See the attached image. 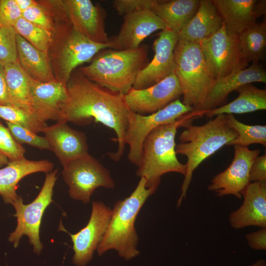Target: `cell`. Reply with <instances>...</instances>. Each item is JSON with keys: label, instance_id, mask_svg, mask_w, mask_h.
Here are the masks:
<instances>
[{"label": "cell", "instance_id": "11", "mask_svg": "<svg viewBox=\"0 0 266 266\" xmlns=\"http://www.w3.org/2000/svg\"><path fill=\"white\" fill-rule=\"evenodd\" d=\"M112 209L101 201L92 203V212L85 227L74 234L66 231L60 222L58 231L67 233L73 243L72 263L76 266H86L100 243L112 215Z\"/></svg>", "mask_w": 266, "mask_h": 266}, {"label": "cell", "instance_id": "45", "mask_svg": "<svg viewBox=\"0 0 266 266\" xmlns=\"http://www.w3.org/2000/svg\"></svg>", "mask_w": 266, "mask_h": 266}, {"label": "cell", "instance_id": "32", "mask_svg": "<svg viewBox=\"0 0 266 266\" xmlns=\"http://www.w3.org/2000/svg\"><path fill=\"white\" fill-rule=\"evenodd\" d=\"M0 118L38 133L47 126L34 114L14 105H0Z\"/></svg>", "mask_w": 266, "mask_h": 266}, {"label": "cell", "instance_id": "2", "mask_svg": "<svg viewBox=\"0 0 266 266\" xmlns=\"http://www.w3.org/2000/svg\"><path fill=\"white\" fill-rule=\"evenodd\" d=\"M146 184V180L140 177L132 194L115 203L106 230L97 249L99 256L111 250L117 251L119 256L126 261L139 255L135 222L144 203L158 187L147 188Z\"/></svg>", "mask_w": 266, "mask_h": 266}, {"label": "cell", "instance_id": "9", "mask_svg": "<svg viewBox=\"0 0 266 266\" xmlns=\"http://www.w3.org/2000/svg\"><path fill=\"white\" fill-rule=\"evenodd\" d=\"M192 109L177 99L159 111L147 115L130 110L124 138L125 145L128 144L129 146L128 155L129 161L138 166L141 158L143 144L147 136L156 128L175 122L190 113Z\"/></svg>", "mask_w": 266, "mask_h": 266}, {"label": "cell", "instance_id": "3", "mask_svg": "<svg viewBox=\"0 0 266 266\" xmlns=\"http://www.w3.org/2000/svg\"><path fill=\"white\" fill-rule=\"evenodd\" d=\"M179 136L176 144V154L187 158L186 171L181 188L177 206L186 198L196 168L206 158L228 144L237 136V133L228 123L227 114H220L201 126L188 124Z\"/></svg>", "mask_w": 266, "mask_h": 266}, {"label": "cell", "instance_id": "39", "mask_svg": "<svg viewBox=\"0 0 266 266\" xmlns=\"http://www.w3.org/2000/svg\"><path fill=\"white\" fill-rule=\"evenodd\" d=\"M249 182H266V154L258 156L253 162L249 172Z\"/></svg>", "mask_w": 266, "mask_h": 266}, {"label": "cell", "instance_id": "26", "mask_svg": "<svg viewBox=\"0 0 266 266\" xmlns=\"http://www.w3.org/2000/svg\"><path fill=\"white\" fill-rule=\"evenodd\" d=\"M200 0H159L153 11L166 29L178 34L196 13Z\"/></svg>", "mask_w": 266, "mask_h": 266}, {"label": "cell", "instance_id": "35", "mask_svg": "<svg viewBox=\"0 0 266 266\" xmlns=\"http://www.w3.org/2000/svg\"><path fill=\"white\" fill-rule=\"evenodd\" d=\"M7 128L15 140L20 144H27L39 149L50 150V146L44 136L20 125L6 122Z\"/></svg>", "mask_w": 266, "mask_h": 266}, {"label": "cell", "instance_id": "33", "mask_svg": "<svg viewBox=\"0 0 266 266\" xmlns=\"http://www.w3.org/2000/svg\"><path fill=\"white\" fill-rule=\"evenodd\" d=\"M17 60L16 33L13 27H0V64Z\"/></svg>", "mask_w": 266, "mask_h": 266}, {"label": "cell", "instance_id": "27", "mask_svg": "<svg viewBox=\"0 0 266 266\" xmlns=\"http://www.w3.org/2000/svg\"><path fill=\"white\" fill-rule=\"evenodd\" d=\"M235 91L238 97L228 104L207 111L208 118L220 114H243L266 109V90L259 89L251 83L240 86Z\"/></svg>", "mask_w": 266, "mask_h": 266}, {"label": "cell", "instance_id": "37", "mask_svg": "<svg viewBox=\"0 0 266 266\" xmlns=\"http://www.w3.org/2000/svg\"><path fill=\"white\" fill-rule=\"evenodd\" d=\"M22 17L28 21L48 31L52 32L53 29L49 16L37 2L22 12Z\"/></svg>", "mask_w": 266, "mask_h": 266}, {"label": "cell", "instance_id": "7", "mask_svg": "<svg viewBox=\"0 0 266 266\" xmlns=\"http://www.w3.org/2000/svg\"><path fill=\"white\" fill-rule=\"evenodd\" d=\"M58 169H55L46 173L43 186L35 199L30 203L25 204L21 196L12 204L15 210L14 216L17 218V226L8 237L16 248L22 237L27 235L30 243L33 245V252L39 255L43 248L40 240L39 232L42 218L46 208L53 201V189L58 178Z\"/></svg>", "mask_w": 266, "mask_h": 266}, {"label": "cell", "instance_id": "4", "mask_svg": "<svg viewBox=\"0 0 266 266\" xmlns=\"http://www.w3.org/2000/svg\"><path fill=\"white\" fill-rule=\"evenodd\" d=\"M148 51L146 46L141 45L127 50L105 49L79 71L96 84L125 95L146 65Z\"/></svg>", "mask_w": 266, "mask_h": 266}, {"label": "cell", "instance_id": "13", "mask_svg": "<svg viewBox=\"0 0 266 266\" xmlns=\"http://www.w3.org/2000/svg\"><path fill=\"white\" fill-rule=\"evenodd\" d=\"M234 155L230 166L213 177L207 189L221 197L233 195L242 198V192L250 183L251 166L260 153V149L250 150L247 147L234 145Z\"/></svg>", "mask_w": 266, "mask_h": 266}, {"label": "cell", "instance_id": "23", "mask_svg": "<svg viewBox=\"0 0 266 266\" xmlns=\"http://www.w3.org/2000/svg\"><path fill=\"white\" fill-rule=\"evenodd\" d=\"M223 22L212 0H200L196 13L178 34V40L200 43L218 31Z\"/></svg>", "mask_w": 266, "mask_h": 266}, {"label": "cell", "instance_id": "25", "mask_svg": "<svg viewBox=\"0 0 266 266\" xmlns=\"http://www.w3.org/2000/svg\"><path fill=\"white\" fill-rule=\"evenodd\" d=\"M16 46L19 63L31 77L43 82L56 79L48 52L38 49L17 33Z\"/></svg>", "mask_w": 266, "mask_h": 266}, {"label": "cell", "instance_id": "42", "mask_svg": "<svg viewBox=\"0 0 266 266\" xmlns=\"http://www.w3.org/2000/svg\"><path fill=\"white\" fill-rule=\"evenodd\" d=\"M21 12L35 4L36 2L33 0H15Z\"/></svg>", "mask_w": 266, "mask_h": 266}, {"label": "cell", "instance_id": "43", "mask_svg": "<svg viewBox=\"0 0 266 266\" xmlns=\"http://www.w3.org/2000/svg\"><path fill=\"white\" fill-rule=\"evenodd\" d=\"M9 162L8 158L3 154L0 153V167L6 165Z\"/></svg>", "mask_w": 266, "mask_h": 266}, {"label": "cell", "instance_id": "28", "mask_svg": "<svg viewBox=\"0 0 266 266\" xmlns=\"http://www.w3.org/2000/svg\"><path fill=\"white\" fill-rule=\"evenodd\" d=\"M4 68L8 90L13 105L33 114L30 93L31 77L21 66L18 60L5 65Z\"/></svg>", "mask_w": 266, "mask_h": 266}, {"label": "cell", "instance_id": "36", "mask_svg": "<svg viewBox=\"0 0 266 266\" xmlns=\"http://www.w3.org/2000/svg\"><path fill=\"white\" fill-rule=\"evenodd\" d=\"M159 0H115L113 6L118 14H127L142 10H153Z\"/></svg>", "mask_w": 266, "mask_h": 266}, {"label": "cell", "instance_id": "20", "mask_svg": "<svg viewBox=\"0 0 266 266\" xmlns=\"http://www.w3.org/2000/svg\"><path fill=\"white\" fill-rule=\"evenodd\" d=\"M33 113L41 120L58 121L68 94L66 84L56 79L46 82L30 78Z\"/></svg>", "mask_w": 266, "mask_h": 266}, {"label": "cell", "instance_id": "1", "mask_svg": "<svg viewBox=\"0 0 266 266\" xmlns=\"http://www.w3.org/2000/svg\"><path fill=\"white\" fill-rule=\"evenodd\" d=\"M66 87L67 99L57 122L86 125L95 121L114 130L118 149L108 155L113 161H119L124 152L130 110L125 102L124 94L96 84L79 71L72 73Z\"/></svg>", "mask_w": 266, "mask_h": 266}, {"label": "cell", "instance_id": "16", "mask_svg": "<svg viewBox=\"0 0 266 266\" xmlns=\"http://www.w3.org/2000/svg\"><path fill=\"white\" fill-rule=\"evenodd\" d=\"M253 82H266V72L263 66L253 63L248 68L236 71L226 77L215 79L202 104L186 114L190 122L201 117L207 111L216 108L233 91Z\"/></svg>", "mask_w": 266, "mask_h": 266}, {"label": "cell", "instance_id": "22", "mask_svg": "<svg viewBox=\"0 0 266 266\" xmlns=\"http://www.w3.org/2000/svg\"><path fill=\"white\" fill-rule=\"evenodd\" d=\"M54 164L48 160H30L26 158L9 161L0 168V195L5 203H10L19 196L16 190L20 181L30 174L36 172H49Z\"/></svg>", "mask_w": 266, "mask_h": 266}, {"label": "cell", "instance_id": "19", "mask_svg": "<svg viewBox=\"0 0 266 266\" xmlns=\"http://www.w3.org/2000/svg\"><path fill=\"white\" fill-rule=\"evenodd\" d=\"M44 137L63 166L89 154L86 134L74 130L67 123L57 122L43 130Z\"/></svg>", "mask_w": 266, "mask_h": 266}, {"label": "cell", "instance_id": "30", "mask_svg": "<svg viewBox=\"0 0 266 266\" xmlns=\"http://www.w3.org/2000/svg\"><path fill=\"white\" fill-rule=\"evenodd\" d=\"M228 125L237 133L236 137L227 146L247 147L252 144L266 146V126L249 125L239 122L233 114H227Z\"/></svg>", "mask_w": 266, "mask_h": 266}, {"label": "cell", "instance_id": "24", "mask_svg": "<svg viewBox=\"0 0 266 266\" xmlns=\"http://www.w3.org/2000/svg\"><path fill=\"white\" fill-rule=\"evenodd\" d=\"M221 16L227 33L238 36L256 23L257 0H212Z\"/></svg>", "mask_w": 266, "mask_h": 266}, {"label": "cell", "instance_id": "46", "mask_svg": "<svg viewBox=\"0 0 266 266\" xmlns=\"http://www.w3.org/2000/svg\"></svg>", "mask_w": 266, "mask_h": 266}, {"label": "cell", "instance_id": "38", "mask_svg": "<svg viewBox=\"0 0 266 266\" xmlns=\"http://www.w3.org/2000/svg\"><path fill=\"white\" fill-rule=\"evenodd\" d=\"M22 16V12L15 0H0V27H13Z\"/></svg>", "mask_w": 266, "mask_h": 266}, {"label": "cell", "instance_id": "12", "mask_svg": "<svg viewBox=\"0 0 266 266\" xmlns=\"http://www.w3.org/2000/svg\"><path fill=\"white\" fill-rule=\"evenodd\" d=\"M58 52L56 79L67 84L75 68L90 62L100 51L112 48L109 42L106 44L95 42L74 28L70 24Z\"/></svg>", "mask_w": 266, "mask_h": 266}, {"label": "cell", "instance_id": "10", "mask_svg": "<svg viewBox=\"0 0 266 266\" xmlns=\"http://www.w3.org/2000/svg\"><path fill=\"white\" fill-rule=\"evenodd\" d=\"M207 66L215 79L244 69L248 64L238 37L229 35L223 22L221 29L200 42Z\"/></svg>", "mask_w": 266, "mask_h": 266}, {"label": "cell", "instance_id": "44", "mask_svg": "<svg viewBox=\"0 0 266 266\" xmlns=\"http://www.w3.org/2000/svg\"><path fill=\"white\" fill-rule=\"evenodd\" d=\"M251 266H266V262L263 259H260Z\"/></svg>", "mask_w": 266, "mask_h": 266}, {"label": "cell", "instance_id": "21", "mask_svg": "<svg viewBox=\"0 0 266 266\" xmlns=\"http://www.w3.org/2000/svg\"><path fill=\"white\" fill-rule=\"evenodd\" d=\"M242 205L229 215L232 228H266V182L249 183L241 193Z\"/></svg>", "mask_w": 266, "mask_h": 266}, {"label": "cell", "instance_id": "17", "mask_svg": "<svg viewBox=\"0 0 266 266\" xmlns=\"http://www.w3.org/2000/svg\"><path fill=\"white\" fill-rule=\"evenodd\" d=\"M63 4L74 28L93 41L101 44L109 42L105 31V9L90 0H68Z\"/></svg>", "mask_w": 266, "mask_h": 266}, {"label": "cell", "instance_id": "18", "mask_svg": "<svg viewBox=\"0 0 266 266\" xmlns=\"http://www.w3.org/2000/svg\"><path fill=\"white\" fill-rule=\"evenodd\" d=\"M123 16V22L118 33L109 38L112 49L136 48L153 33L166 29L162 20L152 10H140Z\"/></svg>", "mask_w": 266, "mask_h": 266}, {"label": "cell", "instance_id": "15", "mask_svg": "<svg viewBox=\"0 0 266 266\" xmlns=\"http://www.w3.org/2000/svg\"><path fill=\"white\" fill-rule=\"evenodd\" d=\"M182 92L174 73L148 88L137 90L132 88L124 95V99L132 111L146 115L155 113L178 99Z\"/></svg>", "mask_w": 266, "mask_h": 266}, {"label": "cell", "instance_id": "31", "mask_svg": "<svg viewBox=\"0 0 266 266\" xmlns=\"http://www.w3.org/2000/svg\"><path fill=\"white\" fill-rule=\"evenodd\" d=\"M13 28L16 33L38 49L48 52L52 43V32L33 24L22 16Z\"/></svg>", "mask_w": 266, "mask_h": 266}, {"label": "cell", "instance_id": "5", "mask_svg": "<svg viewBox=\"0 0 266 266\" xmlns=\"http://www.w3.org/2000/svg\"><path fill=\"white\" fill-rule=\"evenodd\" d=\"M184 115L171 123L154 129L146 137L136 174L146 181V187L159 186L161 177L169 172L185 175L186 166L178 160L175 138L177 130L189 124Z\"/></svg>", "mask_w": 266, "mask_h": 266}, {"label": "cell", "instance_id": "14", "mask_svg": "<svg viewBox=\"0 0 266 266\" xmlns=\"http://www.w3.org/2000/svg\"><path fill=\"white\" fill-rule=\"evenodd\" d=\"M178 41V34L169 30L159 33L153 44L154 57L139 72L132 88H148L174 73V50Z\"/></svg>", "mask_w": 266, "mask_h": 266}, {"label": "cell", "instance_id": "8", "mask_svg": "<svg viewBox=\"0 0 266 266\" xmlns=\"http://www.w3.org/2000/svg\"><path fill=\"white\" fill-rule=\"evenodd\" d=\"M62 176L68 187V194L75 200L89 203L100 187L113 189L115 184L109 171L89 154L63 166Z\"/></svg>", "mask_w": 266, "mask_h": 266}, {"label": "cell", "instance_id": "40", "mask_svg": "<svg viewBox=\"0 0 266 266\" xmlns=\"http://www.w3.org/2000/svg\"><path fill=\"white\" fill-rule=\"evenodd\" d=\"M245 238L249 247L254 250H266V228L247 233Z\"/></svg>", "mask_w": 266, "mask_h": 266}, {"label": "cell", "instance_id": "6", "mask_svg": "<svg viewBox=\"0 0 266 266\" xmlns=\"http://www.w3.org/2000/svg\"><path fill=\"white\" fill-rule=\"evenodd\" d=\"M174 73L183 95L182 103L193 108L202 104L215 79L211 73L200 43L178 40L174 50Z\"/></svg>", "mask_w": 266, "mask_h": 266}, {"label": "cell", "instance_id": "41", "mask_svg": "<svg viewBox=\"0 0 266 266\" xmlns=\"http://www.w3.org/2000/svg\"><path fill=\"white\" fill-rule=\"evenodd\" d=\"M0 105H14L6 81L4 66L0 64Z\"/></svg>", "mask_w": 266, "mask_h": 266}, {"label": "cell", "instance_id": "34", "mask_svg": "<svg viewBox=\"0 0 266 266\" xmlns=\"http://www.w3.org/2000/svg\"><path fill=\"white\" fill-rule=\"evenodd\" d=\"M26 149L14 138L8 128L0 119V153L4 155L9 161L25 158Z\"/></svg>", "mask_w": 266, "mask_h": 266}, {"label": "cell", "instance_id": "29", "mask_svg": "<svg viewBox=\"0 0 266 266\" xmlns=\"http://www.w3.org/2000/svg\"><path fill=\"white\" fill-rule=\"evenodd\" d=\"M241 51L247 61L258 63L265 58L266 48V23H256L238 36Z\"/></svg>", "mask_w": 266, "mask_h": 266}]
</instances>
